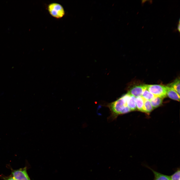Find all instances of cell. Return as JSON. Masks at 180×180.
Segmentation results:
<instances>
[{
	"label": "cell",
	"mask_w": 180,
	"mask_h": 180,
	"mask_svg": "<svg viewBox=\"0 0 180 180\" xmlns=\"http://www.w3.org/2000/svg\"><path fill=\"white\" fill-rule=\"evenodd\" d=\"M48 10L50 15L57 19L62 18L65 15V12L63 6L57 3H52L48 6Z\"/></svg>",
	"instance_id": "cell-2"
},
{
	"label": "cell",
	"mask_w": 180,
	"mask_h": 180,
	"mask_svg": "<svg viewBox=\"0 0 180 180\" xmlns=\"http://www.w3.org/2000/svg\"><path fill=\"white\" fill-rule=\"evenodd\" d=\"M150 169L154 173V180H171L170 176L162 174L150 168Z\"/></svg>",
	"instance_id": "cell-8"
},
{
	"label": "cell",
	"mask_w": 180,
	"mask_h": 180,
	"mask_svg": "<svg viewBox=\"0 0 180 180\" xmlns=\"http://www.w3.org/2000/svg\"><path fill=\"white\" fill-rule=\"evenodd\" d=\"M166 94L170 98L179 101L180 100V95L172 88L168 86H166Z\"/></svg>",
	"instance_id": "cell-6"
},
{
	"label": "cell",
	"mask_w": 180,
	"mask_h": 180,
	"mask_svg": "<svg viewBox=\"0 0 180 180\" xmlns=\"http://www.w3.org/2000/svg\"><path fill=\"white\" fill-rule=\"evenodd\" d=\"M180 20H179V23L178 25V30L179 31V32H180Z\"/></svg>",
	"instance_id": "cell-16"
},
{
	"label": "cell",
	"mask_w": 180,
	"mask_h": 180,
	"mask_svg": "<svg viewBox=\"0 0 180 180\" xmlns=\"http://www.w3.org/2000/svg\"><path fill=\"white\" fill-rule=\"evenodd\" d=\"M174 89L180 95V80L177 79L168 86Z\"/></svg>",
	"instance_id": "cell-12"
},
{
	"label": "cell",
	"mask_w": 180,
	"mask_h": 180,
	"mask_svg": "<svg viewBox=\"0 0 180 180\" xmlns=\"http://www.w3.org/2000/svg\"><path fill=\"white\" fill-rule=\"evenodd\" d=\"M146 88L155 96L163 98L167 96L166 86L159 84H146Z\"/></svg>",
	"instance_id": "cell-3"
},
{
	"label": "cell",
	"mask_w": 180,
	"mask_h": 180,
	"mask_svg": "<svg viewBox=\"0 0 180 180\" xmlns=\"http://www.w3.org/2000/svg\"><path fill=\"white\" fill-rule=\"evenodd\" d=\"M1 178L4 180H16L11 175L9 176H5L2 175Z\"/></svg>",
	"instance_id": "cell-15"
},
{
	"label": "cell",
	"mask_w": 180,
	"mask_h": 180,
	"mask_svg": "<svg viewBox=\"0 0 180 180\" xmlns=\"http://www.w3.org/2000/svg\"><path fill=\"white\" fill-rule=\"evenodd\" d=\"M141 96L146 100H150L155 96L149 92L146 88L143 90Z\"/></svg>",
	"instance_id": "cell-13"
},
{
	"label": "cell",
	"mask_w": 180,
	"mask_h": 180,
	"mask_svg": "<svg viewBox=\"0 0 180 180\" xmlns=\"http://www.w3.org/2000/svg\"><path fill=\"white\" fill-rule=\"evenodd\" d=\"M146 88V84L135 86L130 89L128 93L135 97L141 96L143 90Z\"/></svg>",
	"instance_id": "cell-5"
},
{
	"label": "cell",
	"mask_w": 180,
	"mask_h": 180,
	"mask_svg": "<svg viewBox=\"0 0 180 180\" xmlns=\"http://www.w3.org/2000/svg\"><path fill=\"white\" fill-rule=\"evenodd\" d=\"M170 176L171 180H180V170H177Z\"/></svg>",
	"instance_id": "cell-14"
},
{
	"label": "cell",
	"mask_w": 180,
	"mask_h": 180,
	"mask_svg": "<svg viewBox=\"0 0 180 180\" xmlns=\"http://www.w3.org/2000/svg\"><path fill=\"white\" fill-rule=\"evenodd\" d=\"M163 98L155 96L150 100L152 105L154 109L160 106L162 104Z\"/></svg>",
	"instance_id": "cell-9"
},
{
	"label": "cell",
	"mask_w": 180,
	"mask_h": 180,
	"mask_svg": "<svg viewBox=\"0 0 180 180\" xmlns=\"http://www.w3.org/2000/svg\"><path fill=\"white\" fill-rule=\"evenodd\" d=\"M153 109L150 100L144 98L143 112L148 114L151 112Z\"/></svg>",
	"instance_id": "cell-10"
},
{
	"label": "cell",
	"mask_w": 180,
	"mask_h": 180,
	"mask_svg": "<svg viewBox=\"0 0 180 180\" xmlns=\"http://www.w3.org/2000/svg\"><path fill=\"white\" fill-rule=\"evenodd\" d=\"M129 96L127 93L108 106L110 111L112 119H116L119 115L131 111L127 105V101Z\"/></svg>",
	"instance_id": "cell-1"
},
{
	"label": "cell",
	"mask_w": 180,
	"mask_h": 180,
	"mask_svg": "<svg viewBox=\"0 0 180 180\" xmlns=\"http://www.w3.org/2000/svg\"><path fill=\"white\" fill-rule=\"evenodd\" d=\"M11 175L16 180H31L27 172L26 167L13 170L11 168Z\"/></svg>",
	"instance_id": "cell-4"
},
{
	"label": "cell",
	"mask_w": 180,
	"mask_h": 180,
	"mask_svg": "<svg viewBox=\"0 0 180 180\" xmlns=\"http://www.w3.org/2000/svg\"><path fill=\"white\" fill-rule=\"evenodd\" d=\"M136 98L130 94L127 101V105L131 111H134L136 109Z\"/></svg>",
	"instance_id": "cell-7"
},
{
	"label": "cell",
	"mask_w": 180,
	"mask_h": 180,
	"mask_svg": "<svg viewBox=\"0 0 180 180\" xmlns=\"http://www.w3.org/2000/svg\"><path fill=\"white\" fill-rule=\"evenodd\" d=\"M144 101V98L141 96L136 98V108L138 110L142 112H143Z\"/></svg>",
	"instance_id": "cell-11"
}]
</instances>
